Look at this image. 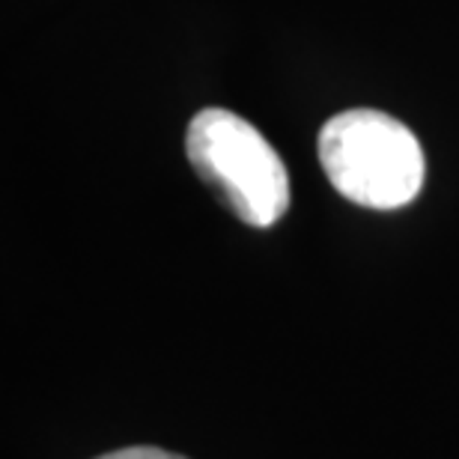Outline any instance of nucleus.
Returning a JSON list of instances; mask_svg holds the SVG:
<instances>
[{"mask_svg":"<svg viewBox=\"0 0 459 459\" xmlns=\"http://www.w3.org/2000/svg\"><path fill=\"white\" fill-rule=\"evenodd\" d=\"M319 161L346 200L367 209L409 206L424 186V150L409 126L382 111L355 108L319 132Z\"/></svg>","mask_w":459,"mask_h":459,"instance_id":"1","label":"nucleus"},{"mask_svg":"<svg viewBox=\"0 0 459 459\" xmlns=\"http://www.w3.org/2000/svg\"><path fill=\"white\" fill-rule=\"evenodd\" d=\"M191 168L238 221L278 224L290 209V177L274 146L233 111L206 108L186 132Z\"/></svg>","mask_w":459,"mask_h":459,"instance_id":"2","label":"nucleus"},{"mask_svg":"<svg viewBox=\"0 0 459 459\" xmlns=\"http://www.w3.org/2000/svg\"><path fill=\"white\" fill-rule=\"evenodd\" d=\"M96 459H186V456L161 451V447H123V451H111Z\"/></svg>","mask_w":459,"mask_h":459,"instance_id":"3","label":"nucleus"}]
</instances>
